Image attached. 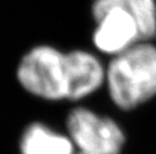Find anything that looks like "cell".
<instances>
[{
  "label": "cell",
  "mask_w": 156,
  "mask_h": 154,
  "mask_svg": "<svg viewBox=\"0 0 156 154\" xmlns=\"http://www.w3.org/2000/svg\"><path fill=\"white\" fill-rule=\"evenodd\" d=\"M91 16L94 46L111 56L156 36L155 0H93Z\"/></svg>",
  "instance_id": "6da1fadb"
},
{
  "label": "cell",
  "mask_w": 156,
  "mask_h": 154,
  "mask_svg": "<svg viewBox=\"0 0 156 154\" xmlns=\"http://www.w3.org/2000/svg\"><path fill=\"white\" fill-rule=\"evenodd\" d=\"M111 101L130 110L156 96V45L140 41L112 56L105 69Z\"/></svg>",
  "instance_id": "7a4b0ae2"
},
{
  "label": "cell",
  "mask_w": 156,
  "mask_h": 154,
  "mask_svg": "<svg viewBox=\"0 0 156 154\" xmlns=\"http://www.w3.org/2000/svg\"><path fill=\"white\" fill-rule=\"evenodd\" d=\"M16 76L29 93L46 99H69L71 69L67 52L50 46L38 45L21 58Z\"/></svg>",
  "instance_id": "3957f363"
},
{
  "label": "cell",
  "mask_w": 156,
  "mask_h": 154,
  "mask_svg": "<svg viewBox=\"0 0 156 154\" xmlns=\"http://www.w3.org/2000/svg\"><path fill=\"white\" fill-rule=\"evenodd\" d=\"M66 127L74 149H78L74 154H121L126 143V136L113 119L85 107L68 113Z\"/></svg>",
  "instance_id": "277c9868"
},
{
  "label": "cell",
  "mask_w": 156,
  "mask_h": 154,
  "mask_svg": "<svg viewBox=\"0 0 156 154\" xmlns=\"http://www.w3.org/2000/svg\"><path fill=\"white\" fill-rule=\"evenodd\" d=\"M67 56L71 69L69 101H79L101 87L105 68L94 53L84 50H72Z\"/></svg>",
  "instance_id": "5b68a950"
},
{
  "label": "cell",
  "mask_w": 156,
  "mask_h": 154,
  "mask_svg": "<svg viewBox=\"0 0 156 154\" xmlns=\"http://www.w3.org/2000/svg\"><path fill=\"white\" fill-rule=\"evenodd\" d=\"M21 154H74L71 138L43 122L29 124L20 138Z\"/></svg>",
  "instance_id": "8992f818"
}]
</instances>
